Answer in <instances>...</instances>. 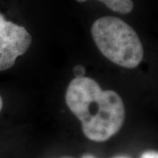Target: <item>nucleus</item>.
Returning <instances> with one entry per match:
<instances>
[{"mask_svg": "<svg viewBox=\"0 0 158 158\" xmlns=\"http://www.w3.org/2000/svg\"><path fill=\"white\" fill-rule=\"evenodd\" d=\"M104 3L111 10L119 12L121 14H127L133 11L134 3L132 0H98Z\"/></svg>", "mask_w": 158, "mask_h": 158, "instance_id": "nucleus-4", "label": "nucleus"}, {"mask_svg": "<svg viewBox=\"0 0 158 158\" xmlns=\"http://www.w3.org/2000/svg\"><path fill=\"white\" fill-rule=\"evenodd\" d=\"M62 158H72V157H69V156H63V157Z\"/></svg>", "mask_w": 158, "mask_h": 158, "instance_id": "nucleus-11", "label": "nucleus"}, {"mask_svg": "<svg viewBox=\"0 0 158 158\" xmlns=\"http://www.w3.org/2000/svg\"><path fill=\"white\" fill-rule=\"evenodd\" d=\"M73 73L76 77H83L85 75V69L81 65H77L73 69Z\"/></svg>", "mask_w": 158, "mask_h": 158, "instance_id": "nucleus-5", "label": "nucleus"}, {"mask_svg": "<svg viewBox=\"0 0 158 158\" xmlns=\"http://www.w3.org/2000/svg\"><path fill=\"white\" fill-rule=\"evenodd\" d=\"M91 35L105 56L121 67L135 68L143 57V48L135 31L117 17L98 19L91 27Z\"/></svg>", "mask_w": 158, "mask_h": 158, "instance_id": "nucleus-2", "label": "nucleus"}, {"mask_svg": "<svg viewBox=\"0 0 158 158\" xmlns=\"http://www.w3.org/2000/svg\"><path fill=\"white\" fill-rule=\"evenodd\" d=\"M2 107H3V100H2V98L0 97V112L2 110Z\"/></svg>", "mask_w": 158, "mask_h": 158, "instance_id": "nucleus-7", "label": "nucleus"}, {"mask_svg": "<svg viewBox=\"0 0 158 158\" xmlns=\"http://www.w3.org/2000/svg\"><path fill=\"white\" fill-rule=\"evenodd\" d=\"M141 158H158V154L156 151H148L143 153Z\"/></svg>", "mask_w": 158, "mask_h": 158, "instance_id": "nucleus-6", "label": "nucleus"}, {"mask_svg": "<svg viewBox=\"0 0 158 158\" xmlns=\"http://www.w3.org/2000/svg\"><path fill=\"white\" fill-rule=\"evenodd\" d=\"M31 43L32 37L27 29L6 20L0 13V71L12 67Z\"/></svg>", "mask_w": 158, "mask_h": 158, "instance_id": "nucleus-3", "label": "nucleus"}, {"mask_svg": "<svg viewBox=\"0 0 158 158\" xmlns=\"http://www.w3.org/2000/svg\"><path fill=\"white\" fill-rule=\"evenodd\" d=\"M77 2H80V3H84L85 1H87V0H77Z\"/></svg>", "mask_w": 158, "mask_h": 158, "instance_id": "nucleus-9", "label": "nucleus"}, {"mask_svg": "<svg viewBox=\"0 0 158 158\" xmlns=\"http://www.w3.org/2000/svg\"><path fill=\"white\" fill-rule=\"evenodd\" d=\"M83 158H95L94 156H90V155H85Z\"/></svg>", "mask_w": 158, "mask_h": 158, "instance_id": "nucleus-8", "label": "nucleus"}, {"mask_svg": "<svg viewBox=\"0 0 158 158\" xmlns=\"http://www.w3.org/2000/svg\"><path fill=\"white\" fill-rule=\"evenodd\" d=\"M115 158H127V157H124V156H118V157H115Z\"/></svg>", "mask_w": 158, "mask_h": 158, "instance_id": "nucleus-10", "label": "nucleus"}, {"mask_svg": "<svg viewBox=\"0 0 158 158\" xmlns=\"http://www.w3.org/2000/svg\"><path fill=\"white\" fill-rule=\"evenodd\" d=\"M66 103L82 122L85 136L91 141H106L124 122L121 98L113 90H103L96 81L89 77H76L70 82Z\"/></svg>", "mask_w": 158, "mask_h": 158, "instance_id": "nucleus-1", "label": "nucleus"}]
</instances>
